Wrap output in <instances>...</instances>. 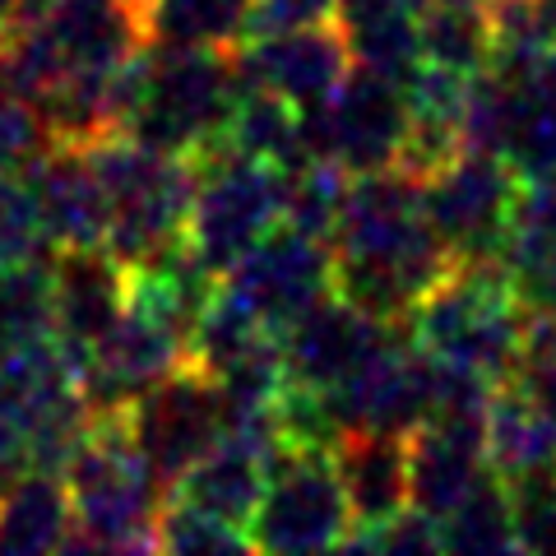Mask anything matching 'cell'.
<instances>
[{
	"label": "cell",
	"mask_w": 556,
	"mask_h": 556,
	"mask_svg": "<svg viewBox=\"0 0 556 556\" xmlns=\"http://www.w3.org/2000/svg\"><path fill=\"white\" fill-rule=\"evenodd\" d=\"M510 380L556 408V316H529Z\"/></svg>",
	"instance_id": "cell-32"
},
{
	"label": "cell",
	"mask_w": 556,
	"mask_h": 556,
	"mask_svg": "<svg viewBox=\"0 0 556 556\" xmlns=\"http://www.w3.org/2000/svg\"><path fill=\"white\" fill-rule=\"evenodd\" d=\"M339 437L348 431H390L413 437L437 408V357L399 325L367 362H357L339 386L316 390Z\"/></svg>",
	"instance_id": "cell-10"
},
{
	"label": "cell",
	"mask_w": 556,
	"mask_h": 556,
	"mask_svg": "<svg viewBox=\"0 0 556 556\" xmlns=\"http://www.w3.org/2000/svg\"><path fill=\"white\" fill-rule=\"evenodd\" d=\"M302 135L311 159L339 163L348 177L399 167L408 139L404 84L386 70L353 61L334 93L316 108H302Z\"/></svg>",
	"instance_id": "cell-9"
},
{
	"label": "cell",
	"mask_w": 556,
	"mask_h": 556,
	"mask_svg": "<svg viewBox=\"0 0 556 556\" xmlns=\"http://www.w3.org/2000/svg\"><path fill=\"white\" fill-rule=\"evenodd\" d=\"M237 70L247 84L288 98L292 108H316L353 70V51H348L339 24H311L247 38L237 47Z\"/></svg>",
	"instance_id": "cell-15"
},
{
	"label": "cell",
	"mask_w": 556,
	"mask_h": 556,
	"mask_svg": "<svg viewBox=\"0 0 556 556\" xmlns=\"http://www.w3.org/2000/svg\"><path fill=\"white\" fill-rule=\"evenodd\" d=\"M51 255H28L0 265V353L51 339L56 311H51Z\"/></svg>",
	"instance_id": "cell-26"
},
{
	"label": "cell",
	"mask_w": 556,
	"mask_h": 556,
	"mask_svg": "<svg viewBox=\"0 0 556 556\" xmlns=\"http://www.w3.org/2000/svg\"><path fill=\"white\" fill-rule=\"evenodd\" d=\"M218 144H228L232 153H247V159L274 163L278 172L311 163L306 135H302V108H292L288 98H278L247 79H241V93L232 102V116L223 126Z\"/></svg>",
	"instance_id": "cell-22"
},
{
	"label": "cell",
	"mask_w": 556,
	"mask_h": 556,
	"mask_svg": "<svg viewBox=\"0 0 556 556\" xmlns=\"http://www.w3.org/2000/svg\"><path fill=\"white\" fill-rule=\"evenodd\" d=\"M486 464L506 482L556 468V408L515 380H501L486 404Z\"/></svg>",
	"instance_id": "cell-19"
},
{
	"label": "cell",
	"mask_w": 556,
	"mask_h": 556,
	"mask_svg": "<svg viewBox=\"0 0 556 556\" xmlns=\"http://www.w3.org/2000/svg\"><path fill=\"white\" fill-rule=\"evenodd\" d=\"M422 10L427 0H339L334 24L357 65L404 79L422 61Z\"/></svg>",
	"instance_id": "cell-21"
},
{
	"label": "cell",
	"mask_w": 556,
	"mask_h": 556,
	"mask_svg": "<svg viewBox=\"0 0 556 556\" xmlns=\"http://www.w3.org/2000/svg\"><path fill=\"white\" fill-rule=\"evenodd\" d=\"M334 468L353 510V529H376L413 506L408 437L390 431H348L334 441Z\"/></svg>",
	"instance_id": "cell-18"
},
{
	"label": "cell",
	"mask_w": 556,
	"mask_h": 556,
	"mask_svg": "<svg viewBox=\"0 0 556 556\" xmlns=\"http://www.w3.org/2000/svg\"><path fill=\"white\" fill-rule=\"evenodd\" d=\"M51 144L42 112L33 108V98H24L5 75L0 61V172H24L38 153Z\"/></svg>",
	"instance_id": "cell-29"
},
{
	"label": "cell",
	"mask_w": 556,
	"mask_h": 556,
	"mask_svg": "<svg viewBox=\"0 0 556 556\" xmlns=\"http://www.w3.org/2000/svg\"><path fill=\"white\" fill-rule=\"evenodd\" d=\"M159 552L223 556V552H255V547H251V533L241 525H228V519L208 515V510L190 506V501L167 492V506H163V519H159Z\"/></svg>",
	"instance_id": "cell-28"
},
{
	"label": "cell",
	"mask_w": 556,
	"mask_h": 556,
	"mask_svg": "<svg viewBox=\"0 0 556 556\" xmlns=\"http://www.w3.org/2000/svg\"><path fill=\"white\" fill-rule=\"evenodd\" d=\"M89 149L108 190V247L126 265H144L181 247L190 204H195V159L153 149L130 135L98 139Z\"/></svg>",
	"instance_id": "cell-5"
},
{
	"label": "cell",
	"mask_w": 556,
	"mask_h": 556,
	"mask_svg": "<svg viewBox=\"0 0 556 556\" xmlns=\"http://www.w3.org/2000/svg\"><path fill=\"white\" fill-rule=\"evenodd\" d=\"M348 533H353V510L334 468V450L283 445L251 515V547L283 556L334 552Z\"/></svg>",
	"instance_id": "cell-7"
},
{
	"label": "cell",
	"mask_w": 556,
	"mask_h": 556,
	"mask_svg": "<svg viewBox=\"0 0 556 556\" xmlns=\"http://www.w3.org/2000/svg\"><path fill=\"white\" fill-rule=\"evenodd\" d=\"M394 329L399 325L353 306L348 298H339V292H329L325 302H316L306 316H298L278 334L288 386H302V390L339 386V380L353 371L357 362H367Z\"/></svg>",
	"instance_id": "cell-14"
},
{
	"label": "cell",
	"mask_w": 556,
	"mask_h": 556,
	"mask_svg": "<svg viewBox=\"0 0 556 556\" xmlns=\"http://www.w3.org/2000/svg\"><path fill=\"white\" fill-rule=\"evenodd\" d=\"M237 93H241L237 51L149 42L121 70L116 135L195 159V153L223 139Z\"/></svg>",
	"instance_id": "cell-2"
},
{
	"label": "cell",
	"mask_w": 556,
	"mask_h": 556,
	"mask_svg": "<svg viewBox=\"0 0 556 556\" xmlns=\"http://www.w3.org/2000/svg\"><path fill=\"white\" fill-rule=\"evenodd\" d=\"M269 464H274V455L255 450L251 441L218 437V445L172 486V496H181L190 506H200V510L228 519V525H241L251 533V515L260 506V492H265Z\"/></svg>",
	"instance_id": "cell-20"
},
{
	"label": "cell",
	"mask_w": 556,
	"mask_h": 556,
	"mask_svg": "<svg viewBox=\"0 0 556 556\" xmlns=\"http://www.w3.org/2000/svg\"><path fill=\"white\" fill-rule=\"evenodd\" d=\"M42 251H56V247L42 237V218L24 172H0V265H14V260H28Z\"/></svg>",
	"instance_id": "cell-30"
},
{
	"label": "cell",
	"mask_w": 556,
	"mask_h": 556,
	"mask_svg": "<svg viewBox=\"0 0 556 556\" xmlns=\"http://www.w3.org/2000/svg\"><path fill=\"white\" fill-rule=\"evenodd\" d=\"M441 547L445 552H519L515 543V506H510V482L486 468V473L459 496V506L441 519Z\"/></svg>",
	"instance_id": "cell-25"
},
{
	"label": "cell",
	"mask_w": 556,
	"mask_h": 556,
	"mask_svg": "<svg viewBox=\"0 0 556 556\" xmlns=\"http://www.w3.org/2000/svg\"><path fill=\"white\" fill-rule=\"evenodd\" d=\"M195 204L186 223V247L200 265L223 278L260 237L283 223V172L274 163L208 144L195 153Z\"/></svg>",
	"instance_id": "cell-6"
},
{
	"label": "cell",
	"mask_w": 556,
	"mask_h": 556,
	"mask_svg": "<svg viewBox=\"0 0 556 556\" xmlns=\"http://www.w3.org/2000/svg\"><path fill=\"white\" fill-rule=\"evenodd\" d=\"M413 459V506L441 519L486 468V413H431L408 437Z\"/></svg>",
	"instance_id": "cell-17"
},
{
	"label": "cell",
	"mask_w": 556,
	"mask_h": 556,
	"mask_svg": "<svg viewBox=\"0 0 556 556\" xmlns=\"http://www.w3.org/2000/svg\"><path fill=\"white\" fill-rule=\"evenodd\" d=\"M334 14H339V0H255L251 38L288 33V28H311V24H334Z\"/></svg>",
	"instance_id": "cell-33"
},
{
	"label": "cell",
	"mask_w": 556,
	"mask_h": 556,
	"mask_svg": "<svg viewBox=\"0 0 556 556\" xmlns=\"http://www.w3.org/2000/svg\"><path fill=\"white\" fill-rule=\"evenodd\" d=\"M529 311L501 265H455L408 316V334L437 362L501 386L515 371Z\"/></svg>",
	"instance_id": "cell-4"
},
{
	"label": "cell",
	"mask_w": 556,
	"mask_h": 556,
	"mask_svg": "<svg viewBox=\"0 0 556 556\" xmlns=\"http://www.w3.org/2000/svg\"><path fill=\"white\" fill-rule=\"evenodd\" d=\"M116 413L126 417L139 455L153 464V473L167 482V492L223 437V390L195 362H181L177 371H167L159 386H149Z\"/></svg>",
	"instance_id": "cell-11"
},
{
	"label": "cell",
	"mask_w": 556,
	"mask_h": 556,
	"mask_svg": "<svg viewBox=\"0 0 556 556\" xmlns=\"http://www.w3.org/2000/svg\"><path fill=\"white\" fill-rule=\"evenodd\" d=\"M130 302V265L108 241L102 247H70L51 255V339L65 348V357L84 371V357L93 343L121 320Z\"/></svg>",
	"instance_id": "cell-13"
},
{
	"label": "cell",
	"mask_w": 556,
	"mask_h": 556,
	"mask_svg": "<svg viewBox=\"0 0 556 556\" xmlns=\"http://www.w3.org/2000/svg\"><path fill=\"white\" fill-rule=\"evenodd\" d=\"M348 172L329 159H311L302 167L283 172V223L302 228L311 237H334V223L348 200Z\"/></svg>",
	"instance_id": "cell-27"
},
{
	"label": "cell",
	"mask_w": 556,
	"mask_h": 556,
	"mask_svg": "<svg viewBox=\"0 0 556 556\" xmlns=\"http://www.w3.org/2000/svg\"><path fill=\"white\" fill-rule=\"evenodd\" d=\"M519 172L501 153L459 149L422 177V204L455 265H501L519 204Z\"/></svg>",
	"instance_id": "cell-8"
},
{
	"label": "cell",
	"mask_w": 556,
	"mask_h": 556,
	"mask_svg": "<svg viewBox=\"0 0 556 556\" xmlns=\"http://www.w3.org/2000/svg\"><path fill=\"white\" fill-rule=\"evenodd\" d=\"M255 0H149V42L237 51L251 38Z\"/></svg>",
	"instance_id": "cell-24"
},
{
	"label": "cell",
	"mask_w": 556,
	"mask_h": 556,
	"mask_svg": "<svg viewBox=\"0 0 556 556\" xmlns=\"http://www.w3.org/2000/svg\"><path fill=\"white\" fill-rule=\"evenodd\" d=\"M329 251L339 298L390 325H408L427 292L455 269L427 218L422 181L404 167L362 172L348 181Z\"/></svg>",
	"instance_id": "cell-1"
},
{
	"label": "cell",
	"mask_w": 556,
	"mask_h": 556,
	"mask_svg": "<svg viewBox=\"0 0 556 556\" xmlns=\"http://www.w3.org/2000/svg\"><path fill=\"white\" fill-rule=\"evenodd\" d=\"M42 218V237L56 251L102 247L108 241V190H102L98 163L89 144H51L24 167Z\"/></svg>",
	"instance_id": "cell-16"
},
{
	"label": "cell",
	"mask_w": 556,
	"mask_h": 556,
	"mask_svg": "<svg viewBox=\"0 0 556 556\" xmlns=\"http://www.w3.org/2000/svg\"><path fill=\"white\" fill-rule=\"evenodd\" d=\"M61 478L75 510L65 552H159L167 482L139 455L121 413H93Z\"/></svg>",
	"instance_id": "cell-3"
},
{
	"label": "cell",
	"mask_w": 556,
	"mask_h": 556,
	"mask_svg": "<svg viewBox=\"0 0 556 556\" xmlns=\"http://www.w3.org/2000/svg\"><path fill=\"white\" fill-rule=\"evenodd\" d=\"M510 506L519 552L556 556V468L510 482Z\"/></svg>",
	"instance_id": "cell-31"
},
{
	"label": "cell",
	"mask_w": 556,
	"mask_h": 556,
	"mask_svg": "<svg viewBox=\"0 0 556 556\" xmlns=\"http://www.w3.org/2000/svg\"><path fill=\"white\" fill-rule=\"evenodd\" d=\"M218 283L265 329L283 334L292 320L306 316L311 306L334 292V251H329L325 237H311L302 228H292V223H278Z\"/></svg>",
	"instance_id": "cell-12"
},
{
	"label": "cell",
	"mask_w": 556,
	"mask_h": 556,
	"mask_svg": "<svg viewBox=\"0 0 556 556\" xmlns=\"http://www.w3.org/2000/svg\"><path fill=\"white\" fill-rule=\"evenodd\" d=\"M47 10H51V0H0V33L38 24Z\"/></svg>",
	"instance_id": "cell-34"
},
{
	"label": "cell",
	"mask_w": 556,
	"mask_h": 556,
	"mask_svg": "<svg viewBox=\"0 0 556 556\" xmlns=\"http://www.w3.org/2000/svg\"><path fill=\"white\" fill-rule=\"evenodd\" d=\"M70 529L75 510L61 473L33 468L0 492V552H65Z\"/></svg>",
	"instance_id": "cell-23"
}]
</instances>
